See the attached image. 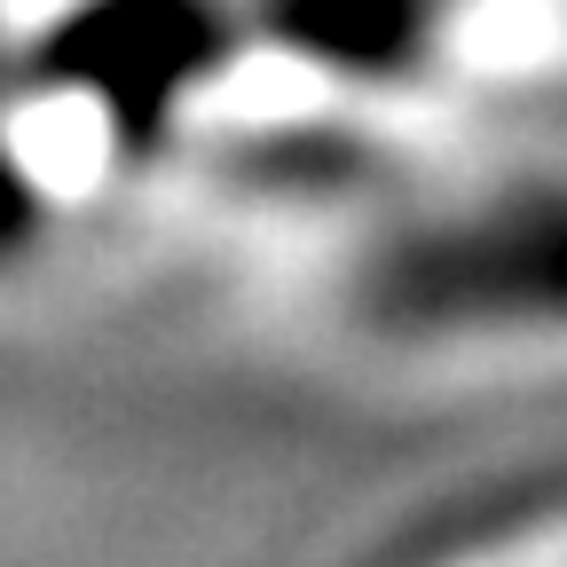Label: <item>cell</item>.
I'll return each instance as SVG.
<instances>
[{"label":"cell","mask_w":567,"mask_h":567,"mask_svg":"<svg viewBox=\"0 0 567 567\" xmlns=\"http://www.w3.org/2000/svg\"><path fill=\"white\" fill-rule=\"evenodd\" d=\"M567 544V513L559 505H505L488 513H457V520H425L410 536H394L386 551H371L363 567H544Z\"/></svg>","instance_id":"6da1fadb"},{"label":"cell","mask_w":567,"mask_h":567,"mask_svg":"<svg viewBox=\"0 0 567 567\" xmlns=\"http://www.w3.org/2000/svg\"><path fill=\"white\" fill-rule=\"evenodd\" d=\"M32 9H48V0H0V32H9L17 17H32Z\"/></svg>","instance_id":"7a4b0ae2"}]
</instances>
